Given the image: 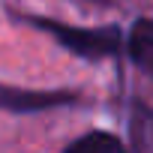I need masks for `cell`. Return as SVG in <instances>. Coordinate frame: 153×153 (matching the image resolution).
<instances>
[{
    "label": "cell",
    "instance_id": "cell-1",
    "mask_svg": "<svg viewBox=\"0 0 153 153\" xmlns=\"http://www.w3.org/2000/svg\"><path fill=\"white\" fill-rule=\"evenodd\" d=\"M18 21L33 24L36 30L48 33L63 51L81 57V60H114L117 54H123V30L117 24H105V27H75L48 15H18Z\"/></svg>",
    "mask_w": 153,
    "mask_h": 153
},
{
    "label": "cell",
    "instance_id": "cell-2",
    "mask_svg": "<svg viewBox=\"0 0 153 153\" xmlns=\"http://www.w3.org/2000/svg\"><path fill=\"white\" fill-rule=\"evenodd\" d=\"M78 90H30V87H12L0 84V111L9 114H39V111H57L81 105Z\"/></svg>",
    "mask_w": 153,
    "mask_h": 153
},
{
    "label": "cell",
    "instance_id": "cell-3",
    "mask_svg": "<svg viewBox=\"0 0 153 153\" xmlns=\"http://www.w3.org/2000/svg\"><path fill=\"white\" fill-rule=\"evenodd\" d=\"M123 54L138 72L153 78V18H138L132 24V30L123 36Z\"/></svg>",
    "mask_w": 153,
    "mask_h": 153
},
{
    "label": "cell",
    "instance_id": "cell-4",
    "mask_svg": "<svg viewBox=\"0 0 153 153\" xmlns=\"http://www.w3.org/2000/svg\"><path fill=\"white\" fill-rule=\"evenodd\" d=\"M63 153H123V144L117 141V135L102 132V129H93V132H87L81 138L69 141Z\"/></svg>",
    "mask_w": 153,
    "mask_h": 153
},
{
    "label": "cell",
    "instance_id": "cell-5",
    "mask_svg": "<svg viewBox=\"0 0 153 153\" xmlns=\"http://www.w3.org/2000/svg\"><path fill=\"white\" fill-rule=\"evenodd\" d=\"M78 3H84V6H114L111 0H78Z\"/></svg>",
    "mask_w": 153,
    "mask_h": 153
},
{
    "label": "cell",
    "instance_id": "cell-6",
    "mask_svg": "<svg viewBox=\"0 0 153 153\" xmlns=\"http://www.w3.org/2000/svg\"><path fill=\"white\" fill-rule=\"evenodd\" d=\"M132 135H135V147H138L135 153H141V135H138V129H135V123H132ZM123 153H126V150H123Z\"/></svg>",
    "mask_w": 153,
    "mask_h": 153
}]
</instances>
